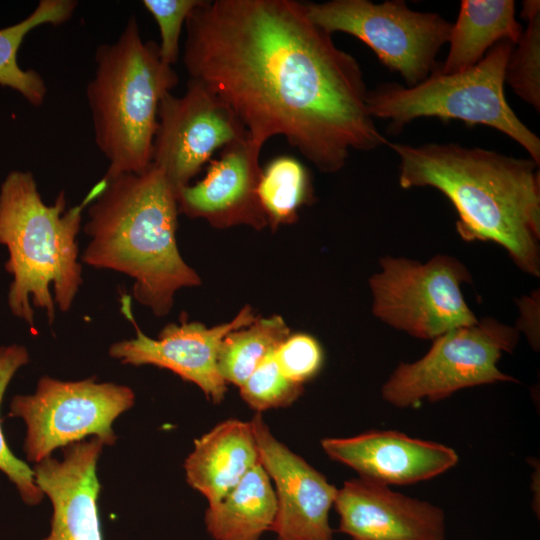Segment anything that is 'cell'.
Masks as SVG:
<instances>
[{"label": "cell", "mask_w": 540, "mask_h": 540, "mask_svg": "<svg viewBox=\"0 0 540 540\" xmlns=\"http://www.w3.org/2000/svg\"><path fill=\"white\" fill-rule=\"evenodd\" d=\"M183 63L258 145L283 136L323 173L351 150L387 145L367 110L357 59L295 0H202L186 23Z\"/></svg>", "instance_id": "obj_1"}, {"label": "cell", "mask_w": 540, "mask_h": 540, "mask_svg": "<svg viewBox=\"0 0 540 540\" xmlns=\"http://www.w3.org/2000/svg\"><path fill=\"white\" fill-rule=\"evenodd\" d=\"M402 189L432 187L452 203L459 236L503 247L523 272L540 276V172L516 158L458 143L387 144Z\"/></svg>", "instance_id": "obj_2"}, {"label": "cell", "mask_w": 540, "mask_h": 540, "mask_svg": "<svg viewBox=\"0 0 540 540\" xmlns=\"http://www.w3.org/2000/svg\"><path fill=\"white\" fill-rule=\"evenodd\" d=\"M103 179L105 187L89 203L90 242L82 261L133 278V297L165 316L179 289L201 284L178 250L177 193L153 164L142 173Z\"/></svg>", "instance_id": "obj_3"}, {"label": "cell", "mask_w": 540, "mask_h": 540, "mask_svg": "<svg viewBox=\"0 0 540 540\" xmlns=\"http://www.w3.org/2000/svg\"><path fill=\"white\" fill-rule=\"evenodd\" d=\"M100 180L84 200L66 210L62 191L52 205L43 202L30 172L12 171L0 189V244L8 249L5 264L13 276L8 293L11 312L30 326L36 308L55 319V303L67 312L82 284L77 234L82 211L105 187Z\"/></svg>", "instance_id": "obj_4"}, {"label": "cell", "mask_w": 540, "mask_h": 540, "mask_svg": "<svg viewBox=\"0 0 540 540\" xmlns=\"http://www.w3.org/2000/svg\"><path fill=\"white\" fill-rule=\"evenodd\" d=\"M86 90L95 142L109 162L104 178L142 173L152 164L158 109L178 84L159 46L145 41L135 16L117 40L99 45Z\"/></svg>", "instance_id": "obj_5"}, {"label": "cell", "mask_w": 540, "mask_h": 540, "mask_svg": "<svg viewBox=\"0 0 540 540\" xmlns=\"http://www.w3.org/2000/svg\"><path fill=\"white\" fill-rule=\"evenodd\" d=\"M514 47L510 40H501L473 67L454 74H443L438 68L415 86L379 84L367 92V110L373 119L389 120V134L400 133L421 117L489 126L516 141L539 165L540 138L518 118L505 97V70Z\"/></svg>", "instance_id": "obj_6"}, {"label": "cell", "mask_w": 540, "mask_h": 540, "mask_svg": "<svg viewBox=\"0 0 540 540\" xmlns=\"http://www.w3.org/2000/svg\"><path fill=\"white\" fill-rule=\"evenodd\" d=\"M517 327L492 317L450 330L433 339L420 359L401 362L382 386L384 401L410 408L423 400H443L455 392L497 382H518L498 368L503 353H511L519 341Z\"/></svg>", "instance_id": "obj_7"}, {"label": "cell", "mask_w": 540, "mask_h": 540, "mask_svg": "<svg viewBox=\"0 0 540 540\" xmlns=\"http://www.w3.org/2000/svg\"><path fill=\"white\" fill-rule=\"evenodd\" d=\"M369 278L376 318L415 338L433 340L478 322L467 305L462 285L472 275L459 259L437 254L425 263L385 256Z\"/></svg>", "instance_id": "obj_8"}, {"label": "cell", "mask_w": 540, "mask_h": 540, "mask_svg": "<svg viewBox=\"0 0 540 540\" xmlns=\"http://www.w3.org/2000/svg\"><path fill=\"white\" fill-rule=\"evenodd\" d=\"M304 5L315 24L330 34L343 32L365 43L408 87L439 68L436 57L449 42L453 25L438 13L412 10L403 0H331Z\"/></svg>", "instance_id": "obj_9"}, {"label": "cell", "mask_w": 540, "mask_h": 540, "mask_svg": "<svg viewBox=\"0 0 540 540\" xmlns=\"http://www.w3.org/2000/svg\"><path fill=\"white\" fill-rule=\"evenodd\" d=\"M135 402L133 390L115 383H98L94 378L61 381L43 376L34 394L17 395L10 415L26 425L24 451L30 462L50 457L59 447L94 435L104 445H114L112 424Z\"/></svg>", "instance_id": "obj_10"}, {"label": "cell", "mask_w": 540, "mask_h": 540, "mask_svg": "<svg viewBox=\"0 0 540 540\" xmlns=\"http://www.w3.org/2000/svg\"><path fill=\"white\" fill-rule=\"evenodd\" d=\"M246 137V129L229 105L190 78L182 96L169 92L161 100L152 164L178 193L216 150Z\"/></svg>", "instance_id": "obj_11"}, {"label": "cell", "mask_w": 540, "mask_h": 540, "mask_svg": "<svg viewBox=\"0 0 540 540\" xmlns=\"http://www.w3.org/2000/svg\"><path fill=\"white\" fill-rule=\"evenodd\" d=\"M250 422L260 464L275 493L272 532L276 540H332L329 513L338 488L278 440L260 413H255Z\"/></svg>", "instance_id": "obj_12"}, {"label": "cell", "mask_w": 540, "mask_h": 540, "mask_svg": "<svg viewBox=\"0 0 540 540\" xmlns=\"http://www.w3.org/2000/svg\"><path fill=\"white\" fill-rule=\"evenodd\" d=\"M136 328V337L116 342L109 355L124 364L153 365L168 369L198 386L213 403H221L227 383L218 368V355L224 338L232 331L252 324L257 316L246 305L229 322L207 327L200 322L167 324L157 339L145 335L126 311Z\"/></svg>", "instance_id": "obj_13"}, {"label": "cell", "mask_w": 540, "mask_h": 540, "mask_svg": "<svg viewBox=\"0 0 540 540\" xmlns=\"http://www.w3.org/2000/svg\"><path fill=\"white\" fill-rule=\"evenodd\" d=\"M261 149L249 137L223 147L205 177L177 193L179 212L205 219L218 229L237 225L265 228L268 221L258 198Z\"/></svg>", "instance_id": "obj_14"}, {"label": "cell", "mask_w": 540, "mask_h": 540, "mask_svg": "<svg viewBox=\"0 0 540 540\" xmlns=\"http://www.w3.org/2000/svg\"><path fill=\"white\" fill-rule=\"evenodd\" d=\"M333 506L352 540H445L440 507L361 477L337 489Z\"/></svg>", "instance_id": "obj_15"}, {"label": "cell", "mask_w": 540, "mask_h": 540, "mask_svg": "<svg viewBox=\"0 0 540 540\" xmlns=\"http://www.w3.org/2000/svg\"><path fill=\"white\" fill-rule=\"evenodd\" d=\"M326 455L358 477L390 485H409L437 477L459 460L450 446L394 430H372L351 437L324 438Z\"/></svg>", "instance_id": "obj_16"}, {"label": "cell", "mask_w": 540, "mask_h": 540, "mask_svg": "<svg viewBox=\"0 0 540 540\" xmlns=\"http://www.w3.org/2000/svg\"><path fill=\"white\" fill-rule=\"evenodd\" d=\"M103 445L96 437L82 440L66 446L61 461L50 456L35 464V482L53 507L43 540H102L96 466Z\"/></svg>", "instance_id": "obj_17"}, {"label": "cell", "mask_w": 540, "mask_h": 540, "mask_svg": "<svg viewBox=\"0 0 540 540\" xmlns=\"http://www.w3.org/2000/svg\"><path fill=\"white\" fill-rule=\"evenodd\" d=\"M259 463L251 422L228 419L194 441L184 469L188 484L213 504Z\"/></svg>", "instance_id": "obj_18"}, {"label": "cell", "mask_w": 540, "mask_h": 540, "mask_svg": "<svg viewBox=\"0 0 540 540\" xmlns=\"http://www.w3.org/2000/svg\"><path fill=\"white\" fill-rule=\"evenodd\" d=\"M523 28L515 18L513 0H462L452 25L449 52L439 71L454 74L477 64L497 42L516 44Z\"/></svg>", "instance_id": "obj_19"}, {"label": "cell", "mask_w": 540, "mask_h": 540, "mask_svg": "<svg viewBox=\"0 0 540 540\" xmlns=\"http://www.w3.org/2000/svg\"><path fill=\"white\" fill-rule=\"evenodd\" d=\"M275 516L273 485L259 463L221 500L208 504L204 523L213 540H261Z\"/></svg>", "instance_id": "obj_20"}, {"label": "cell", "mask_w": 540, "mask_h": 540, "mask_svg": "<svg viewBox=\"0 0 540 540\" xmlns=\"http://www.w3.org/2000/svg\"><path fill=\"white\" fill-rule=\"evenodd\" d=\"M76 6L74 0H41L21 22L0 29V85L16 90L33 106L42 105L47 93L45 82L36 71L19 66V47L34 28L43 24L59 25L69 20Z\"/></svg>", "instance_id": "obj_21"}, {"label": "cell", "mask_w": 540, "mask_h": 540, "mask_svg": "<svg viewBox=\"0 0 540 540\" xmlns=\"http://www.w3.org/2000/svg\"><path fill=\"white\" fill-rule=\"evenodd\" d=\"M289 335L290 329L279 315L257 317L252 324L230 332L218 355V368L224 381L240 387Z\"/></svg>", "instance_id": "obj_22"}, {"label": "cell", "mask_w": 540, "mask_h": 540, "mask_svg": "<svg viewBox=\"0 0 540 540\" xmlns=\"http://www.w3.org/2000/svg\"><path fill=\"white\" fill-rule=\"evenodd\" d=\"M258 198L272 229L294 223L298 210L314 198L308 169L293 156L273 158L262 169Z\"/></svg>", "instance_id": "obj_23"}, {"label": "cell", "mask_w": 540, "mask_h": 540, "mask_svg": "<svg viewBox=\"0 0 540 540\" xmlns=\"http://www.w3.org/2000/svg\"><path fill=\"white\" fill-rule=\"evenodd\" d=\"M521 17L527 22L508 60L505 82L523 101L540 111V2H522Z\"/></svg>", "instance_id": "obj_24"}, {"label": "cell", "mask_w": 540, "mask_h": 540, "mask_svg": "<svg viewBox=\"0 0 540 540\" xmlns=\"http://www.w3.org/2000/svg\"><path fill=\"white\" fill-rule=\"evenodd\" d=\"M29 362L24 346L13 344L0 347V405L6 388L15 373ZM0 471L15 484L26 504L36 505L43 499V492L34 479L33 469L18 459L9 449L0 422Z\"/></svg>", "instance_id": "obj_25"}, {"label": "cell", "mask_w": 540, "mask_h": 540, "mask_svg": "<svg viewBox=\"0 0 540 540\" xmlns=\"http://www.w3.org/2000/svg\"><path fill=\"white\" fill-rule=\"evenodd\" d=\"M242 400L256 413L290 406L303 392V385L280 371L274 353L264 359L239 387Z\"/></svg>", "instance_id": "obj_26"}, {"label": "cell", "mask_w": 540, "mask_h": 540, "mask_svg": "<svg viewBox=\"0 0 540 540\" xmlns=\"http://www.w3.org/2000/svg\"><path fill=\"white\" fill-rule=\"evenodd\" d=\"M202 0H144L143 6L155 19L160 32L162 60L173 66L180 54V36L191 11Z\"/></svg>", "instance_id": "obj_27"}, {"label": "cell", "mask_w": 540, "mask_h": 540, "mask_svg": "<svg viewBox=\"0 0 540 540\" xmlns=\"http://www.w3.org/2000/svg\"><path fill=\"white\" fill-rule=\"evenodd\" d=\"M274 358L283 375L303 385L321 369L323 350L308 334H290L276 349Z\"/></svg>", "instance_id": "obj_28"}]
</instances>
